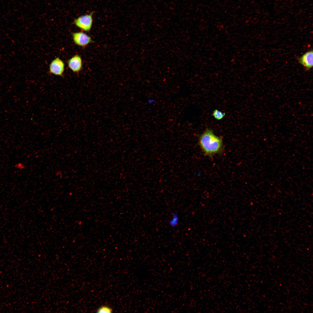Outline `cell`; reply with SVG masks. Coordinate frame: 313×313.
Wrapping results in <instances>:
<instances>
[{
  "label": "cell",
  "mask_w": 313,
  "mask_h": 313,
  "mask_svg": "<svg viewBox=\"0 0 313 313\" xmlns=\"http://www.w3.org/2000/svg\"><path fill=\"white\" fill-rule=\"evenodd\" d=\"M112 311V309L110 307L106 305H103L97 309V312L98 313H111Z\"/></svg>",
  "instance_id": "obj_9"
},
{
  "label": "cell",
  "mask_w": 313,
  "mask_h": 313,
  "mask_svg": "<svg viewBox=\"0 0 313 313\" xmlns=\"http://www.w3.org/2000/svg\"><path fill=\"white\" fill-rule=\"evenodd\" d=\"M93 13V12H92L89 14L79 17L74 20V23L77 27L83 31H90L93 24L92 15Z\"/></svg>",
  "instance_id": "obj_2"
},
{
  "label": "cell",
  "mask_w": 313,
  "mask_h": 313,
  "mask_svg": "<svg viewBox=\"0 0 313 313\" xmlns=\"http://www.w3.org/2000/svg\"><path fill=\"white\" fill-rule=\"evenodd\" d=\"M67 63L69 68L74 73H78L82 69V58L78 54L72 56L68 60Z\"/></svg>",
  "instance_id": "obj_5"
},
{
  "label": "cell",
  "mask_w": 313,
  "mask_h": 313,
  "mask_svg": "<svg viewBox=\"0 0 313 313\" xmlns=\"http://www.w3.org/2000/svg\"><path fill=\"white\" fill-rule=\"evenodd\" d=\"M72 35L74 43L79 46L84 48L93 42L91 37L82 32L72 33Z\"/></svg>",
  "instance_id": "obj_3"
},
{
  "label": "cell",
  "mask_w": 313,
  "mask_h": 313,
  "mask_svg": "<svg viewBox=\"0 0 313 313\" xmlns=\"http://www.w3.org/2000/svg\"><path fill=\"white\" fill-rule=\"evenodd\" d=\"M65 70V64L59 57L54 59L50 64L49 71L50 73L56 76L62 77Z\"/></svg>",
  "instance_id": "obj_4"
},
{
  "label": "cell",
  "mask_w": 313,
  "mask_h": 313,
  "mask_svg": "<svg viewBox=\"0 0 313 313\" xmlns=\"http://www.w3.org/2000/svg\"><path fill=\"white\" fill-rule=\"evenodd\" d=\"M198 144L204 154L208 156L220 153L223 148L222 139L208 128L199 136Z\"/></svg>",
  "instance_id": "obj_1"
},
{
  "label": "cell",
  "mask_w": 313,
  "mask_h": 313,
  "mask_svg": "<svg viewBox=\"0 0 313 313\" xmlns=\"http://www.w3.org/2000/svg\"><path fill=\"white\" fill-rule=\"evenodd\" d=\"M179 220L178 213L176 212L173 214L172 218L169 221L168 223L171 227H175L178 225Z\"/></svg>",
  "instance_id": "obj_7"
},
{
  "label": "cell",
  "mask_w": 313,
  "mask_h": 313,
  "mask_svg": "<svg viewBox=\"0 0 313 313\" xmlns=\"http://www.w3.org/2000/svg\"><path fill=\"white\" fill-rule=\"evenodd\" d=\"M313 51L311 50L305 53L299 58V63L306 69L309 70L313 67Z\"/></svg>",
  "instance_id": "obj_6"
},
{
  "label": "cell",
  "mask_w": 313,
  "mask_h": 313,
  "mask_svg": "<svg viewBox=\"0 0 313 313\" xmlns=\"http://www.w3.org/2000/svg\"><path fill=\"white\" fill-rule=\"evenodd\" d=\"M212 115L214 118L217 120H220L223 118L225 116V114L221 111L216 109L214 110Z\"/></svg>",
  "instance_id": "obj_8"
}]
</instances>
